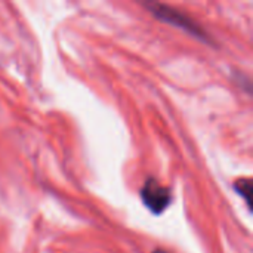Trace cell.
<instances>
[{
    "label": "cell",
    "instance_id": "cell-1",
    "mask_svg": "<svg viewBox=\"0 0 253 253\" xmlns=\"http://www.w3.org/2000/svg\"><path fill=\"white\" fill-rule=\"evenodd\" d=\"M144 6L160 21L173 25L185 33H188L190 36L196 37L197 40L203 42V43H209V34L206 33V30L197 22L194 21L190 15H187L185 12H181L169 4H163V3H157V1H150V3H144Z\"/></svg>",
    "mask_w": 253,
    "mask_h": 253
},
{
    "label": "cell",
    "instance_id": "cell-2",
    "mask_svg": "<svg viewBox=\"0 0 253 253\" xmlns=\"http://www.w3.org/2000/svg\"><path fill=\"white\" fill-rule=\"evenodd\" d=\"M141 199L144 206L154 215L163 213L172 203V193L154 178H148L141 188Z\"/></svg>",
    "mask_w": 253,
    "mask_h": 253
},
{
    "label": "cell",
    "instance_id": "cell-3",
    "mask_svg": "<svg viewBox=\"0 0 253 253\" xmlns=\"http://www.w3.org/2000/svg\"><path fill=\"white\" fill-rule=\"evenodd\" d=\"M234 191L240 197H243V200L246 202V205H248V208L251 211L252 209L251 208V203H252V181L249 178H242V179L236 181L234 182Z\"/></svg>",
    "mask_w": 253,
    "mask_h": 253
},
{
    "label": "cell",
    "instance_id": "cell-4",
    "mask_svg": "<svg viewBox=\"0 0 253 253\" xmlns=\"http://www.w3.org/2000/svg\"><path fill=\"white\" fill-rule=\"evenodd\" d=\"M153 253H170V252H168V251H165V249H156Z\"/></svg>",
    "mask_w": 253,
    "mask_h": 253
}]
</instances>
